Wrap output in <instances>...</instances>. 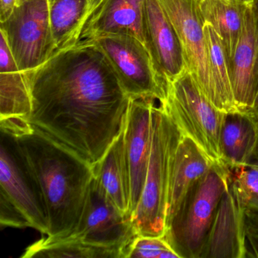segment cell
<instances>
[{"instance_id": "5", "label": "cell", "mask_w": 258, "mask_h": 258, "mask_svg": "<svg viewBox=\"0 0 258 258\" xmlns=\"http://www.w3.org/2000/svg\"><path fill=\"white\" fill-rule=\"evenodd\" d=\"M161 103L182 135L191 138L210 161L223 164L220 140L226 113L210 100L188 70L168 83Z\"/></svg>"}, {"instance_id": "1", "label": "cell", "mask_w": 258, "mask_h": 258, "mask_svg": "<svg viewBox=\"0 0 258 258\" xmlns=\"http://www.w3.org/2000/svg\"><path fill=\"white\" fill-rule=\"evenodd\" d=\"M24 73L30 123L92 166L99 162L123 131L131 101L100 46L79 42Z\"/></svg>"}, {"instance_id": "17", "label": "cell", "mask_w": 258, "mask_h": 258, "mask_svg": "<svg viewBox=\"0 0 258 258\" xmlns=\"http://www.w3.org/2000/svg\"><path fill=\"white\" fill-rule=\"evenodd\" d=\"M258 143V123L249 113H226L220 134L222 162L230 170L248 164Z\"/></svg>"}, {"instance_id": "3", "label": "cell", "mask_w": 258, "mask_h": 258, "mask_svg": "<svg viewBox=\"0 0 258 258\" xmlns=\"http://www.w3.org/2000/svg\"><path fill=\"white\" fill-rule=\"evenodd\" d=\"M182 133L161 102L152 108V139L147 174L132 222L138 235L163 237L172 158Z\"/></svg>"}, {"instance_id": "15", "label": "cell", "mask_w": 258, "mask_h": 258, "mask_svg": "<svg viewBox=\"0 0 258 258\" xmlns=\"http://www.w3.org/2000/svg\"><path fill=\"white\" fill-rule=\"evenodd\" d=\"M214 163L198 145L182 135L172 158L167 196V228L187 195Z\"/></svg>"}, {"instance_id": "32", "label": "cell", "mask_w": 258, "mask_h": 258, "mask_svg": "<svg viewBox=\"0 0 258 258\" xmlns=\"http://www.w3.org/2000/svg\"><path fill=\"white\" fill-rule=\"evenodd\" d=\"M245 208H252V209L258 210V196H254L249 199L246 203Z\"/></svg>"}, {"instance_id": "33", "label": "cell", "mask_w": 258, "mask_h": 258, "mask_svg": "<svg viewBox=\"0 0 258 258\" xmlns=\"http://www.w3.org/2000/svg\"><path fill=\"white\" fill-rule=\"evenodd\" d=\"M234 1H238V2L246 3V4H248V3L251 2V0H234Z\"/></svg>"}, {"instance_id": "12", "label": "cell", "mask_w": 258, "mask_h": 258, "mask_svg": "<svg viewBox=\"0 0 258 258\" xmlns=\"http://www.w3.org/2000/svg\"><path fill=\"white\" fill-rule=\"evenodd\" d=\"M143 32L155 67L167 83L187 70L179 37L160 0H144Z\"/></svg>"}, {"instance_id": "2", "label": "cell", "mask_w": 258, "mask_h": 258, "mask_svg": "<svg viewBox=\"0 0 258 258\" xmlns=\"http://www.w3.org/2000/svg\"><path fill=\"white\" fill-rule=\"evenodd\" d=\"M13 137L44 203L49 224L46 235L64 238L81 218L94 176L93 166L35 126Z\"/></svg>"}, {"instance_id": "7", "label": "cell", "mask_w": 258, "mask_h": 258, "mask_svg": "<svg viewBox=\"0 0 258 258\" xmlns=\"http://www.w3.org/2000/svg\"><path fill=\"white\" fill-rule=\"evenodd\" d=\"M108 57L131 99L163 102L168 83L158 73L146 45L129 34H111L95 40Z\"/></svg>"}, {"instance_id": "8", "label": "cell", "mask_w": 258, "mask_h": 258, "mask_svg": "<svg viewBox=\"0 0 258 258\" xmlns=\"http://www.w3.org/2000/svg\"><path fill=\"white\" fill-rule=\"evenodd\" d=\"M138 235L132 218L122 213L93 176L81 218L64 238L107 247L128 246Z\"/></svg>"}, {"instance_id": "19", "label": "cell", "mask_w": 258, "mask_h": 258, "mask_svg": "<svg viewBox=\"0 0 258 258\" xmlns=\"http://www.w3.org/2000/svg\"><path fill=\"white\" fill-rule=\"evenodd\" d=\"M93 176L110 200L122 213L131 217V180L125 155L123 129L102 159L93 166Z\"/></svg>"}, {"instance_id": "6", "label": "cell", "mask_w": 258, "mask_h": 258, "mask_svg": "<svg viewBox=\"0 0 258 258\" xmlns=\"http://www.w3.org/2000/svg\"><path fill=\"white\" fill-rule=\"evenodd\" d=\"M0 33L5 36L22 72L40 67L58 51L52 34L49 0H25L19 4L1 22Z\"/></svg>"}, {"instance_id": "4", "label": "cell", "mask_w": 258, "mask_h": 258, "mask_svg": "<svg viewBox=\"0 0 258 258\" xmlns=\"http://www.w3.org/2000/svg\"><path fill=\"white\" fill-rule=\"evenodd\" d=\"M231 179L229 167L214 163L187 195L164 236L179 258L202 256L219 204Z\"/></svg>"}, {"instance_id": "24", "label": "cell", "mask_w": 258, "mask_h": 258, "mask_svg": "<svg viewBox=\"0 0 258 258\" xmlns=\"http://www.w3.org/2000/svg\"><path fill=\"white\" fill-rule=\"evenodd\" d=\"M126 258H179L164 237L137 235L128 246Z\"/></svg>"}, {"instance_id": "13", "label": "cell", "mask_w": 258, "mask_h": 258, "mask_svg": "<svg viewBox=\"0 0 258 258\" xmlns=\"http://www.w3.org/2000/svg\"><path fill=\"white\" fill-rule=\"evenodd\" d=\"M245 210L233 180L223 195L201 258H244Z\"/></svg>"}, {"instance_id": "22", "label": "cell", "mask_w": 258, "mask_h": 258, "mask_svg": "<svg viewBox=\"0 0 258 258\" xmlns=\"http://www.w3.org/2000/svg\"><path fill=\"white\" fill-rule=\"evenodd\" d=\"M211 78V102L225 113L238 111L231 81L227 56L220 37L214 28L205 24Z\"/></svg>"}, {"instance_id": "25", "label": "cell", "mask_w": 258, "mask_h": 258, "mask_svg": "<svg viewBox=\"0 0 258 258\" xmlns=\"http://www.w3.org/2000/svg\"><path fill=\"white\" fill-rule=\"evenodd\" d=\"M231 171L232 180L245 208L249 199L258 196V167L244 166Z\"/></svg>"}, {"instance_id": "14", "label": "cell", "mask_w": 258, "mask_h": 258, "mask_svg": "<svg viewBox=\"0 0 258 258\" xmlns=\"http://www.w3.org/2000/svg\"><path fill=\"white\" fill-rule=\"evenodd\" d=\"M143 9L144 0H102L84 25L78 43L111 34H129L146 45Z\"/></svg>"}, {"instance_id": "34", "label": "cell", "mask_w": 258, "mask_h": 258, "mask_svg": "<svg viewBox=\"0 0 258 258\" xmlns=\"http://www.w3.org/2000/svg\"><path fill=\"white\" fill-rule=\"evenodd\" d=\"M24 1H25V0H18V5H19V4H21V3L24 2Z\"/></svg>"}, {"instance_id": "23", "label": "cell", "mask_w": 258, "mask_h": 258, "mask_svg": "<svg viewBox=\"0 0 258 258\" xmlns=\"http://www.w3.org/2000/svg\"><path fill=\"white\" fill-rule=\"evenodd\" d=\"M22 258H126V250L78 240L43 237L27 247Z\"/></svg>"}, {"instance_id": "21", "label": "cell", "mask_w": 258, "mask_h": 258, "mask_svg": "<svg viewBox=\"0 0 258 258\" xmlns=\"http://www.w3.org/2000/svg\"><path fill=\"white\" fill-rule=\"evenodd\" d=\"M102 0H49L52 34L58 50L74 46Z\"/></svg>"}, {"instance_id": "20", "label": "cell", "mask_w": 258, "mask_h": 258, "mask_svg": "<svg viewBox=\"0 0 258 258\" xmlns=\"http://www.w3.org/2000/svg\"><path fill=\"white\" fill-rule=\"evenodd\" d=\"M248 4L234 0H201L199 3L205 23L214 28L223 43L229 69L242 32Z\"/></svg>"}, {"instance_id": "18", "label": "cell", "mask_w": 258, "mask_h": 258, "mask_svg": "<svg viewBox=\"0 0 258 258\" xmlns=\"http://www.w3.org/2000/svg\"><path fill=\"white\" fill-rule=\"evenodd\" d=\"M31 90L22 72L0 74V125L1 131L17 136L31 127Z\"/></svg>"}, {"instance_id": "29", "label": "cell", "mask_w": 258, "mask_h": 258, "mask_svg": "<svg viewBox=\"0 0 258 258\" xmlns=\"http://www.w3.org/2000/svg\"><path fill=\"white\" fill-rule=\"evenodd\" d=\"M18 5V0H0V22L7 20Z\"/></svg>"}, {"instance_id": "16", "label": "cell", "mask_w": 258, "mask_h": 258, "mask_svg": "<svg viewBox=\"0 0 258 258\" xmlns=\"http://www.w3.org/2000/svg\"><path fill=\"white\" fill-rule=\"evenodd\" d=\"M250 3L247 4L242 32L230 66L235 104L239 111L247 113L250 112L253 106L256 94L254 81L256 39Z\"/></svg>"}, {"instance_id": "10", "label": "cell", "mask_w": 258, "mask_h": 258, "mask_svg": "<svg viewBox=\"0 0 258 258\" xmlns=\"http://www.w3.org/2000/svg\"><path fill=\"white\" fill-rule=\"evenodd\" d=\"M180 41L187 70L211 101V78L205 20L199 0H160Z\"/></svg>"}, {"instance_id": "31", "label": "cell", "mask_w": 258, "mask_h": 258, "mask_svg": "<svg viewBox=\"0 0 258 258\" xmlns=\"http://www.w3.org/2000/svg\"><path fill=\"white\" fill-rule=\"evenodd\" d=\"M246 166H253V167H258V143L250 158V161H248V164Z\"/></svg>"}, {"instance_id": "11", "label": "cell", "mask_w": 258, "mask_h": 258, "mask_svg": "<svg viewBox=\"0 0 258 258\" xmlns=\"http://www.w3.org/2000/svg\"><path fill=\"white\" fill-rule=\"evenodd\" d=\"M157 100L131 99L123 127L124 149L131 180V215L143 193L150 158L152 108Z\"/></svg>"}, {"instance_id": "27", "label": "cell", "mask_w": 258, "mask_h": 258, "mask_svg": "<svg viewBox=\"0 0 258 258\" xmlns=\"http://www.w3.org/2000/svg\"><path fill=\"white\" fill-rule=\"evenodd\" d=\"M19 72L20 71L10 45L5 36L0 33V74Z\"/></svg>"}, {"instance_id": "9", "label": "cell", "mask_w": 258, "mask_h": 258, "mask_svg": "<svg viewBox=\"0 0 258 258\" xmlns=\"http://www.w3.org/2000/svg\"><path fill=\"white\" fill-rule=\"evenodd\" d=\"M0 193L8 197L42 234L49 231L46 208L37 183L13 136L1 131Z\"/></svg>"}, {"instance_id": "35", "label": "cell", "mask_w": 258, "mask_h": 258, "mask_svg": "<svg viewBox=\"0 0 258 258\" xmlns=\"http://www.w3.org/2000/svg\"><path fill=\"white\" fill-rule=\"evenodd\" d=\"M199 1H201V0H199Z\"/></svg>"}, {"instance_id": "26", "label": "cell", "mask_w": 258, "mask_h": 258, "mask_svg": "<svg viewBox=\"0 0 258 258\" xmlns=\"http://www.w3.org/2000/svg\"><path fill=\"white\" fill-rule=\"evenodd\" d=\"M0 223L12 227L32 228L26 216L3 193H0Z\"/></svg>"}, {"instance_id": "28", "label": "cell", "mask_w": 258, "mask_h": 258, "mask_svg": "<svg viewBox=\"0 0 258 258\" xmlns=\"http://www.w3.org/2000/svg\"><path fill=\"white\" fill-rule=\"evenodd\" d=\"M253 13V21H254L255 33L256 39V58L254 68V81L256 85V93L258 90V0H251L250 3Z\"/></svg>"}, {"instance_id": "30", "label": "cell", "mask_w": 258, "mask_h": 258, "mask_svg": "<svg viewBox=\"0 0 258 258\" xmlns=\"http://www.w3.org/2000/svg\"><path fill=\"white\" fill-rule=\"evenodd\" d=\"M249 114L253 116V118H254L258 123V90L256 97H255L254 102H253V106H252Z\"/></svg>"}]
</instances>
